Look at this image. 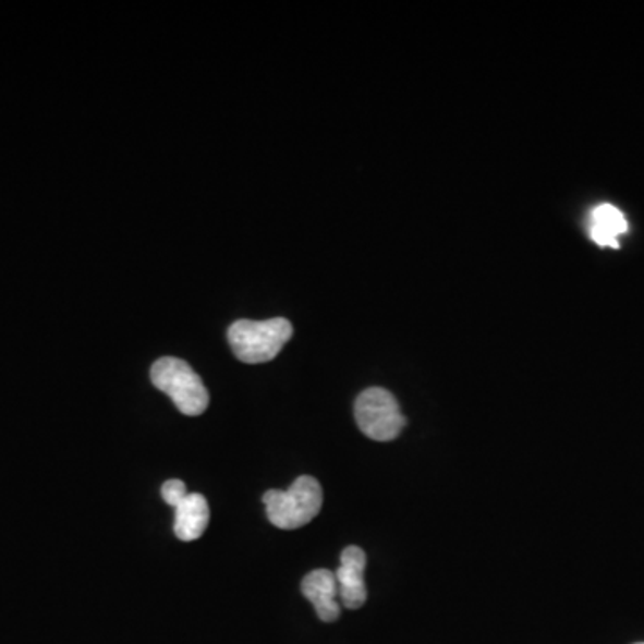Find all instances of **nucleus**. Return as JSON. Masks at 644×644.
Segmentation results:
<instances>
[{
  "label": "nucleus",
  "instance_id": "f257e3e1",
  "mask_svg": "<svg viewBox=\"0 0 644 644\" xmlns=\"http://www.w3.org/2000/svg\"><path fill=\"white\" fill-rule=\"evenodd\" d=\"M294 330L289 320H236L228 330L231 350L244 364H265L275 360L289 342Z\"/></svg>",
  "mask_w": 644,
  "mask_h": 644
},
{
  "label": "nucleus",
  "instance_id": "f03ea898",
  "mask_svg": "<svg viewBox=\"0 0 644 644\" xmlns=\"http://www.w3.org/2000/svg\"><path fill=\"white\" fill-rule=\"evenodd\" d=\"M265 512L276 528L295 530L308 525L323 507V489L312 476H300L287 490H267Z\"/></svg>",
  "mask_w": 644,
  "mask_h": 644
},
{
  "label": "nucleus",
  "instance_id": "7ed1b4c3",
  "mask_svg": "<svg viewBox=\"0 0 644 644\" xmlns=\"http://www.w3.org/2000/svg\"><path fill=\"white\" fill-rule=\"evenodd\" d=\"M150 381L174 401L181 414L201 415L208 409V389L185 360L174 356L156 360L150 367Z\"/></svg>",
  "mask_w": 644,
  "mask_h": 644
},
{
  "label": "nucleus",
  "instance_id": "20e7f679",
  "mask_svg": "<svg viewBox=\"0 0 644 644\" xmlns=\"http://www.w3.org/2000/svg\"><path fill=\"white\" fill-rule=\"evenodd\" d=\"M355 420L362 434L378 442L394 440L406 425L400 403L381 387H370L356 398Z\"/></svg>",
  "mask_w": 644,
  "mask_h": 644
},
{
  "label": "nucleus",
  "instance_id": "39448f33",
  "mask_svg": "<svg viewBox=\"0 0 644 644\" xmlns=\"http://www.w3.org/2000/svg\"><path fill=\"white\" fill-rule=\"evenodd\" d=\"M365 564L367 557L359 546H348L340 554V566L335 579L339 585V599L345 609H360L367 599V587H365Z\"/></svg>",
  "mask_w": 644,
  "mask_h": 644
},
{
  "label": "nucleus",
  "instance_id": "423d86ee",
  "mask_svg": "<svg viewBox=\"0 0 644 644\" xmlns=\"http://www.w3.org/2000/svg\"><path fill=\"white\" fill-rule=\"evenodd\" d=\"M305 598L314 605L319 620L331 623L340 616L339 585L333 571L315 570L301 582Z\"/></svg>",
  "mask_w": 644,
  "mask_h": 644
},
{
  "label": "nucleus",
  "instance_id": "0eeeda50",
  "mask_svg": "<svg viewBox=\"0 0 644 644\" xmlns=\"http://www.w3.org/2000/svg\"><path fill=\"white\" fill-rule=\"evenodd\" d=\"M175 510L174 534L180 540L191 543L205 534L210 523V505L199 493H189L183 500L172 507Z\"/></svg>",
  "mask_w": 644,
  "mask_h": 644
},
{
  "label": "nucleus",
  "instance_id": "6e6552de",
  "mask_svg": "<svg viewBox=\"0 0 644 644\" xmlns=\"http://www.w3.org/2000/svg\"><path fill=\"white\" fill-rule=\"evenodd\" d=\"M629 231V222L620 208L599 205L591 211L590 235L599 247L620 250V236Z\"/></svg>",
  "mask_w": 644,
  "mask_h": 644
},
{
  "label": "nucleus",
  "instance_id": "1a4fd4ad",
  "mask_svg": "<svg viewBox=\"0 0 644 644\" xmlns=\"http://www.w3.org/2000/svg\"><path fill=\"white\" fill-rule=\"evenodd\" d=\"M186 495H189V490H186L185 482H181V479H167L166 484L161 485V498L170 507H174Z\"/></svg>",
  "mask_w": 644,
  "mask_h": 644
},
{
  "label": "nucleus",
  "instance_id": "9d476101",
  "mask_svg": "<svg viewBox=\"0 0 644 644\" xmlns=\"http://www.w3.org/2000/svg\"><path fill=\"white\" fill-rule=\"evenodd\" d=\"M637 644H644V643H637Z\"/></svg>",
  "mask_w": 644,
  "mask_h": 644
}]
</instances>
